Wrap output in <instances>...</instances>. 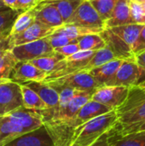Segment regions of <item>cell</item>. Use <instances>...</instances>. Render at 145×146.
Masks as SVG:
<instances>
[{
	"mask_svg": "<svg viewBox=\"0 0 145 146\" xmlns=\"http://www.w3.org/2000/svg\"><path fill=\"white\" fill-rule=\"evenodd\" d=\"M112 110H115L91 99L79 110V111L77 113L75 118L72 121L71 125L68 127H65V128L73 130V128L79 127V126L86 123L87 121H89L94 118H97L98 116H101L103 115H105Z\"/></svg>",
	"mask_w": 145,
	"mask_h": 146,
	"instance_id": "8fae6325",
	"label": "cell"
},
{
	"mask_svg": "<svg viewBox=\"0 0 145 146\" xmlns=\"http://www.w3.org/2000/svg\"><path fill=\"white\" fill-rule=\"evenodd\" d=\"M89 1H91V0H89Z\"/></svg>",
	"mask_w": 145,
	"mask_h": 146,
	"instance_id": "bcb514c9",
	"label": "cell"
},
{
	"mask_svg": "<svg viewBox=\"0 0 145 146\" xmlns=\"http://www.w3.org/2000/svg\"><path fill=\"white\" fill-rule=\"evenodd\" d=\"M5 146H55L53 139L44 127L26 133Z\"/></svg>",
	"mask_w": 145,
	"mask_h": 146,
	"instance_id": "4fadbf2b",
	"label": "cell"
},
{
	"mask_svg": "<svg viewBox=\"0 0 145 146\" xmlns=\"http://www.w3.org/2000/svg\"><path fill=\"white\" fill-rule=\"evenodd\" d=\"M47 74L31 62H18L15 66L10 79L19 84H25L28 82H43Z\"/></svg>",
	"mask_w": 145,
	"mask_h": 146,
	"instance_id": "30bf717a",
	"label": "cell"
},
{
	"mask_svg": "<svg viewBox=\"0 0 145 146\" xmlns=\"http://www.w3.org/2000/svg\"><path fill=\"white\" fill-rule=\"evenodd\" d=\"M36 21L55 29L64 25L63 19L57 8L48 2L39 3L36 7Z\"/></svg>",
	"mask_w": 145,
	"mask_h": 146,
	"instance_id": "5bb4252c",
	"label": "cell"
},
{
	"mask_svg": "<svg viewBox=\"0 0 145 146\" xmlns=\"http://www.w3.org/2000/svg\"><path fill=\"white\" fill-rule=\"evenodd\" d=\"M7 9H9V8H8L3 3L2 0H0V11H3V10H7Z\"/></svg>",
	"mask_w": 145,
	"mask_h": 146,
	"instance_id": "f35d334b",
	"label": "cell"
},
{
	"mask_svg": "<svg viewBox=\"0 0 145 146\" xmlns=\"http://www.w3.org/2000/svg\"><path fill=\"white\" fill-rule=\"evenodd\" d=\"M38 0H18L15 9L19 11H26L37 7L39 4Z\"/></svg>",
	"mask_w": 145,
	"mask_h": 146,
	"instance_id": "836d02e7",
	"label": "cell"
},
{
	"mask_svg": "<svg viewBox=\"0 0 145 146\" xmlns=\"http://www.w3.org/2000/svg\"><path fill=\"white\" fill-rule=\"evenodd\" d=\"M109 136V133L103 134L95 144H93L91 146H110Z\"/></svg>",
	"mask_w": 145,
	"mask_h": 146,
	"instance_id": "8d00e7d4",
	"label": "cell"
},
{
	"mask_svg": "<svg viewBox=\"0 0 145 146\" xmlns=\"http://www.w3.org/2000/svg\"><path fill=\"white\" fill-rule=\"evenodd\" d=\"M109 144L110 146H145V130L129 133L119 139H109Z\"/></svg>",
	"mask_w": 145,
	"mask_h": 146,
	"instance_id": "484cf974",
	"label": "cell"
},
{
	"mask_svg": "<svg viewBox=\"0 0 145 146\" xmlns=\"http://www.w3.org/2000/svg\"><path fill=\"white\" fill-rule=\"evenodd\" d=\"M145 50V25L144 26L137 41L135 42L133 48H132V52L135 56V55L142 52Z\"/></svg>",
	"mask_w": 145,
	"mask_h": 146,
	"instance_id": "e575fe53",
	"label": "cell"
},
{
	"mask_svg": "<svg viewBox=\"0 0 145 146\" xmlns=\"http://www.w3.org/2000/svg\"><path fill=\"white\" fill-rule=\"evenodd\" d=\"M116 121L117 115L115 110L73 128L70 133L68 146L83 144L93 145L103 134L111 131Z\"/></svg>",
	"mask_w": 145,
	"mask_h": 146,
	"instance_id": "7a4b0ae2",
	"label": "cell"
},
{
	"mask_svg": "<svg viewBox=\"0 0 145 146\" xmlns=\"http://www.w3.org/2000/svg\"><path fill=\"white\" fill-rule=\"evenodd\" d=\"M130 9L134 23L145 25V9L143 3L130 0Z\"/></svg>",
	"mask_w": 145,
	"mask_h": 146,
	"instance_id": "1f68e13d",
	"label": "cell"
},
{
	"mask_svg": "<svg viewBox=\"0 0 145 146\" xmlns=\"http://www.w3.org/2000/svg\"><path fill=\"white\" fill-rule=\"evenodd\" d=\"M9 35H10L9 33V34H1V35H0V42L3 41V39H5V38H6L7 37H9Z\"/></svg>",
	"mask_w": 145,
	"mask_h": 146,
	"instance_id": "ab89813d",
	"label": "cell"
},
{
	"mask_svg": "<svg viewBox=\"0 0 145 146\" xmlns=\"http://www.w3.org/2000/svg\"><path fill=\"white\" fill-rule=\"evenodd\" d=\"M26 133H28L21 126L11 121L6 115L0 116V146H5Z\"/></svg>",
	"mask_w": 145,
	"mask_h": 146,
	"instance_id": "2e32d148",
	"label": "cell"
},
{
	"mask_svg": "<svg viewBox=\"0 0 145 146\" xmlns=\"http://www.w3.org/2000/svg\"><path fill=\"white\" fill-rule=\"evenodd\" d=\"M47 39H48L49 43L50 44V45L52 46V48L54 50L55 49H57V48H60V47H62V46H65L67 44H72V43L79 42V38L74 39V40H72L69 38H68V37L62 35V34H60L58 33H56V31L51 35L48 36L47 37Z\"/></svg>",
	"mask_w": 145,
	"mask_h": 146,
	"instance_id": "4dcf8cb0",
	"label": "cell"
},
{
	"mask_svg": "<svg viewBox=\"0 0 145 146\" xmlns=\"http://www.w3.org/2000/svg\"><path fill=\"white\" fill-rule=\"evenodd\" d=\"M56 32L69 38L72 40H74V39L79 38V37H82L87 34L101 33L103 30L86 28V27H83L75 24H64L63 26L56 28Z\"/></svg>",
	"mask_w": 145,
	"mask_h": 146,
	"instance_id": "7402d4cb",
	"label": "cell"
},
{
	"mask_svg": "<svg viewBox=\"0 0 145 146\" xmlns=\"http://www.w3.org/2000/svg\"><path fill=\"white\" fill-rule=\"evenodd\" d=\"M56 31L55 28L49 27L43 23L36 21L30 27H28L26 31L11 37V42L13 47L24 44L26 43L37 41L42 38H45L48 36L51 35Z\"/></svg>",
	"mask_w": 145,
	"mask_h": 146,
	"instance_id": "7c38bea8",
	"label": "cell"
},
{
	"mask_svg": "<svg viewBox=\"0 0 145 146\" xmlns=\"http://www.w3.org/2000/svg\"><path fill=\"white\" fill-rule=\"evenodd\" d=\"M25 85L38 93L47 105L48 110H52L58 105L59 92L48 84L44 82H28L25 83Z\"/></svg>",
	"mask_w": 145,
	"mask_h": 146,
	"instance_id": "e0dca14e",
	"label": "cell"
},
{
	"mask_svg": "<svg viewBox=\"0 0 145 146\" xmlns=\"http://www.w3.org/2000/svg\"><path fill=\"white\" fill-rule=\"evenodd\" d=\"M135 61L145 74V50L135 55Z\"/></svg>",
	"mask_w": 145,
	"mask_h": 146,
	"instance_id": "d590c367",
	"label": "cell"
},
{
	"mask_svg": "<svg viewBox=\"0 0 145 146\" xmlns=\"http://www.w3.org/2000/svg\"><path fill=\"white\" fill-rule=\"evenodd\" d=\"M64 58L65 57L63 56L55 51V53L51 55H48V56H44L34 59L31 61V62L33 65H35L37 68L41 69L42 71L45 72L49 75L50 74L53 73L56 69L59 62Z\"/></svg>",
	"mask_w": 145,
	"mask_h": 146,
	"instance_id": "603a6c76",
	"label": "cell"
},
{
	"mask_svg": "<svg viewBox=\"0 0 145 146\" xmlns=\"http://www.w3.org/2000/svg\"><path fill=\"white\" fill-rule=\"evenodd\" d=\"M24 107L21 84L11 79L0 80V116Z\"/></svg>",
	"mask_w": 145,
	"mask_h": 146,
	"instance_id": "277c9868",
	"label": "cell"
},
{
	"mask_svg": "<svg viewBox=\"0 0 145 146\" xmlns=\"http://www.w3.org/2000/svg\"><path fill=\"white\" fill-rule=\"evenodd\" d=\"M117 121L109 132V139H115L138 132L145 123V87L131 86L124 103L115 109Z\"/></svg>",
	"mask_w": 145,
	"mask_h": 146,
	"instance_id": "6da1fadb",
	"label": "cell"
},
{
	"mask_svg": "<svg viewBox=\"0 0 145 146\" xmlns=\"http://www.w3.org/2000/svg\"><path fill=\"white\" fill-rule=\"evenodd\" d=\"M83 1L84 0H59L48 3H53L57 8L63 19L64 24H66Z\"/></svg>",
	"mask_w": 145,
	"mask_h": 146,
	"instance_id": "4316f807",
	"label": "cell"
},
{
	"mask_svg": "<svg viewBox=\"0 0 145 146\" xmlns=\"http://www.w3.org/2000/svg\"><path fill=\"white\" fill-rule=\"evenodd\" d=\"M66 24H75L91 29H105V21L101 18L89 0H84Z\"/></svg>",
	"mask_w": 145,
	"mask_h": 146,
	"instance_id": "8992f818",
	"label": "cell"
},
{
	"mask_svg": "<svg viewBox=\"0 0 145 146\" xmlns=\"http://www.w3.org/2000/svg\"><path fill=\"white\" fill-rule=\"evenodd\" d=\"M79 50H80V49H79V46L78 42L72 43V44H67L65 46H62V47L55 49V51L56 52H57L58 54L63 56L64 57H68L69 56H72V55L77 53Z\"/></svg>",
	"mask_w": 145,
	"mask_h": 146,
	"instance_id": "d6a6232c",
	"label": "cell"
},
{
	"mask_svg": "<svg viewBox=\"0 0 145 146\" xmlns=\"http://www.w3.org/2000/svg\"><path fill=\"white\" fill-rule=\"evenodd\" d=\"M130 87L102 86L92 94L91 100L104 104L113 110L121 105L128 96Z\"/></svg>",
	"mask_w": 145,
	"mask_h": 146,
	"instance_id": "ba28073f",
	"label": "cell"
},
{
	"mask_svg": "<svg viewBox=\"0 0 145 146\" xmlns=\"http://www.w3.org/2000/svg\"><path fill=\"white\" fill-rule=\"evenodd\" d=\"M145 130V123H144L143 125H142V127L139 128V130L138 131H144Z\"/></svg>",
	"mask_w": 145,
	"mask_h": 146,
	"instance_id": "60d3db41",
	"label": "cell"
},
{
	"mask_svg": "<svg viewBox=\"0 0 145 146\" xmlns=\"http://www.w3.org/2000/svg\"><path fill=\"white\" fill-rule=\"evenodd\" d=\"M12 53L18 62H31L34 59L51 55L55 50L47 38L13 47Z\"/></svg>",
	"mask_w": 145,
	"mask_h": 146,
	"instance_id": "52a82bcc",
	"label": "cell"
},
{
	"mask_svg": "<svg viewBox=\"0 0 145 146\" xmlns=\"http://www.w3.org/2000/svg\"><path fill=\"white\" fill-rule=\"evenodd\" d=\"M124 60L122 59H115L111 62H109L100 67L95 68L89 71L90 74L92 75L102 86H105L109 83L116 74L121 65Z\"/></svg>",
	"mask_w": 145,
	"mask_h": 146,
	"instance_id": "ac0fdd59",
	"label": "cell"
},
{
	"mask_svg": "<svg viewBox=\"0 0 145 146\" xmlns=\"http://www.w3.org/2000/svg\"><path fill=\"white\" fill-rule=\"evenodd\" d=\"M21 11L16 9H7L0 11V35L10 34L13 24Z\"/></svg>",
	"mask_w": 145,
	"mask_h": 146,
	"instance_id": "83f0119b",
	"label": "cell"
},
{
	"mask_svg": "<svg viewBox=\"0 0 145 146\" xmlns=\"http://www.w3.org/2000/svg\"><path fill=\"white\" fill-rule=\"evenodd\" d=\"M144 26V25L142 24H130L111 27L109 29L132 50Z\"/></svg>",
	"mask_w": 145,
	"mask_h": 146,
	"instance_id": "d6986e66",
	"label": "cell"
},
{
	"mask_svg": "<svg viewBox=\"0 0 145 146\" xmlns=\"http://www.w3.org/2000/svg\"><path fill=\"white\" fill-rule=\"evenodd\" d=\"M131 1H132V0H131Z\"/></svg>",
	"mask_w": 145,
	"mask_h": 146,
	"instance_id": "7dc6e473",
	"label": "cell"
},
{
	"mask_svg": "<svg viewBox=\"0 0 145 146\" xmlns=\"http://www.w3.org/2000/svg\"><path fill=\"white\" fill-rule=\"evenodd\" d=\"M21 89L24 108L37 111L48 110L45 103L32 89H31L25 84H21Z\"/></svg>",
	"mask_w": 145,
	"mask_h": 146,
	"instance_id": "ffe728a7",
	"label": "cell"
},
{
	"mask_svg": "<svg viewBox=\"0 0 145 146\" xmlns=\"http://www.w3.org/2000/svg\"><path fill=\"white\" fill-rule=\"evenodd\" d=\"M78 44L80 50L97 51L107 46V44L101 33H91L79 37Z\"/></svg>",
	"mask_w": 145,
	"mask_h": 146,
	"instance_id": "cb8c5ba5",
	"label": "cell"
},
{
	"mask_svg": "<svg viewBox=\"0 0 145 146\" xmlns=\"http://www.w3.org/2000/svg\"><path fill=\"white\" fill-rule=\"evenodd\" d=\"M139 86H143V87H145V80H144L142 83H140Z\"/></svg>",
	"mask_w": 145,
	"mask_h": 146,
	"instance_id": "7bdbcfd3",
	"label": "cell"
},
{
	"mask_svg": "<svg viewBox=\"0 0 145 146\" xmlns=\"http://www.w3.org/2000/svg\"><path fill=\"white\" fill-rule=\"evenodd\" d=\"M18 62L17 59L12 53V50H9L0 60V80L10 79L12 71Z\"/></svg>",
	"mask_w": 145,
	"mask_h": 146,
	"instance_id": "f546056e",
	"label": "cell"
},
{
	"mask_svg": "<svg viewBox=\"0 0 145 146\" xmlns=\"http://www.w3.org/2000/svg\"><path fill=\"white\" fill-rule=\"evenodd\" d=\"M135 24L130 9V0H118L110 18L105 21V28Z\"/></svg>",
	"mask_w": 145,
	"mask_h": 146,
	"instance_id": "9a60e30c",
	"label": "cell"
},
{
	"mask_svg": "<svg viewBox=\"0 0 145 146\" xmlns=\"http://www.w3.org/2000/svg\"><path fill=\"white\" fill-rule=\"evenodd\" d=\"M53 1H59V0H46L44 2H53Z\"/></svg>",
	"mask_w": 145,
	"mask_h": 146,
	"instance_id": "ee69618b",
	"label": "cell"
},
{
	"mask_svg": "<svg viewBox=\"0 0 145 146\" xmlns=\"http://www.w3.org/2000/svg\"><path fill=\"white\" fill-rule=\"evenodd\" d=\"M6 116L14 123L21 126L27 133L37 130L44 126V118L39 111L20 108Z\"/></svg>",
	"mask_w": 145,
	"mask_h": 146,
	"instance_id": "9c48e42d",
	"label": "cell"
},
{
	"mask_svg": "<svg viewBox=\"0 0 145 146\" xmlns=\"http://www.w3.org/2000/svg\"><path fill=\"white\" fill-rule=\"evenodd\" d=\"M43 82L48 84L56 90L63 87H69L77 91L94 92L97 88L102 86V85L86 71L73 73L63 77L44 80Z\"/></svg>",
	"mask_w": 145,
	"mask_h": 146,
	"instance_id": "3957f363",
	"label": "cell"
},
{
	"mask_svg": "<svg viewBox=\"0 0 145 146\" xmlns=\"http://www.w3.org/2000/svg\"><path fill=\"white\" fill-rule=\"evenodd\" d=\"M145 80L144 73L137 64L135 59L124 60L115 77L105 86L131 87Z\"/></svg>",
	"mask_w": 145,
	"mask_h": 146,
	"instance_id": "5b68a950",
	"label": "cell"
},
{
	"mask_svg": "<svg viewBox=\"0 0 145 146\" xmlns=\"http://www.w3.org/2000/svg\"><path fill=\"white\" fill-rule=\"evenodd\" d=\"M38 1H39L40 3H42V2H44V1H46V0H38Z\"/></svg>",
	"mask_w": 145,
	"mask_h": 146,
	"instance_id": "f6af8a7d",
	"label": "cell"
},
{
	"mask_svg": "<svg viewBox=\"0 0 145 146\" xmlns=\"http://www.w3.org/2000/svg\"><path fill=\"white\" fill-rule=\"evenodd\" d=\"M117 1L118 0H91L90 2L101 18L106 21L110 18Z\"/></svg>",
	"mask_w": 145,
	"mask_h": 146,
	"instance_id": "f1b7e54d",
	"label": "cell"
},
{
	"mask_svg": "<svg viewBox=\"0 0 145 146\" xmlns=\"http://www.w3.org/2000/svg\"><path fill=\"white\" fill-rule=\"evenodd\" d=\"M115 59H117L115 53L108 47H104L99 50H97L95 55L92 56V58L90 60V62L87 63V65L84 68L83 71L89 72L90 70L100 67L109 62H111Z\"/></svg>",
	"mask_w": 145,
	"mask_h": 146,
	"instance_id": "d4e9b609",
	"label": "cell"
},
{
	"mask_svg": "<svg viewBox=\"0 0 145 146\" xmlns=\"http://www.w3.org/2000/svg\"><path fill=\"white\" fill-rule=\"evenodd\" d=\"M35 21H36V7L26 11H21L13 24V27L10 30V36H15L26 31Z\"/></svg>",
	"mask_w": 145,
	"mask_h": 146,
	"instance_id": "44dd1931",
	"label": "cell"
},
{
	"mask_svg": "<svg viewBox=\"0 0 145 146\" xmlns=\"http://www.w3.org/2000/svg\"><path fill=\"white\" fill-rule=\"evenodd\" d=\"M2 1L8 8L11 9H15V4H16L18 0H2Z\"/></svg>",
	"mask_w": 145,
	"mask_h": 146,
	"instance_id": "74e56055",
	"label": "cell"
},
{
	"mask_svg": "<svg viewBox=\"0 0 145 146\" xmlns=\"http://www.w3.org/2000/svg\"><path fill=\"white\" fill-rule=\"evenodd\" d=\"M134 2H137V3H145V0H132Z\"/></svg>",
	"mask_w": 145,
	"mask_h": 146,
	"instance_id": "b9f144b4",
	"label": "cell"
}]
</instances>
